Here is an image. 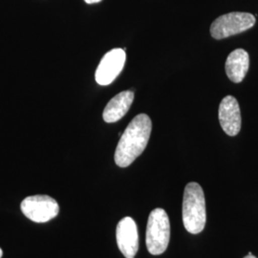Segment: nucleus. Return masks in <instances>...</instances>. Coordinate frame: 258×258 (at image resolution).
Instances as JSON below:
<instances>
[{"label":"nucleus","instance_id":"3","mask_svg":"<svg viewBox=\"0 0 258 258\" xmlns=\"http://www.w3.org/2000/svg\"><path fill=\"white\" fill-rule=\"evenodd\" d=\"M170 239V223L166 211L155 209L148 217L146 242L148 251L159 255L166 251Z\"/></svg>","mask_w":258,"mask_h":258},{"label":"nucleus","instance_id":"1","mask_svg":"<svg viewBox=\"0 0 258 258\" xmlns=\"http://www.w3.org/2000/svg\"><path fill=\"white\" fill-rule=\"evenodd\" d=\"M152 122L147 114H139L120 136L115 151V163L127 167L138 158L148 146Z\"/></svg>","mask_w":258,"mask_h":258},{"label":"nucleus","instance_id":"8","mask_svg":"<svg viewBox=\"0 0 258 258\" xmlns=\"http://www.w3.org/2000/svg\"><path fill=\"white\" fill-rule=\"evenodd\" d=\"M221 127L229 136H236L241 129V113L239 103L232 96L222 100L218 111Z\"/></svg>","mask_w":258,"mask_h":258},{"label":"nucleus","instance_id":"4","mask_svg":"<svg viewBox=\"0 0 258 258\" xmlns=\"http://www.w3.org/2000/svg\"><path fill=\"white\" fill-rule=\"evenodd\" d=\"M254 24L255 17L251 14L233 12L215 19L211 26V34L215 39H223L243 33Z\"/></svg>","mask_w":258,"mask_h":258},{"label":"nucleus","instance_id":"2","mask_svg":"<svg viewBox=\"0 0 258 258\" xmlns=\"http://www.w3.org/2000/svg\"><path fill=\"white\" fill-rule=\"evenodd\" d=\"M207 221L205 194L201 185L191 182L185 185L183 199V223L185 230L198 234Z\"/></svg>","mask_w":258,"mask_h":258},{"label":"nucleus","instance_id":"13","mask_svg":"<svg viewBox=\"0 0 258 258\" xmlns=\"http://www.w3.org/2000/svg\"><path fill=\"white\" fill-rule=\"evenodd\" d=\"M2 254H3V252H2V249H0V258L2 257Z\"/></svg>","mask_w":258,"mask_h":258},{"label":"nucleus","instance_id":"6","mask_svg":"<svg viewBox=\"0 0 258 258\" xmlns=\"http://www.w3.org/2000/svg\"><path fill=\"white\" fill-rule=\"evenodd\" d=\"M124 49L115 48L103 55L95 74L96 82L105 86L113 83L120 75L125 63Z\"/></svg>","mask_w":258,"mask_h":258},{"label":"nucleus","instance_id":"9","mask_svg":"<svg viewBox=\"0 0 258 258\" xmlns=\"http://www.w3.org/2000/svg\"><path fill=\"white\" fill-rule=\"evenodd\" d=\"M133 100L134 92L131 90L122 91L112 98L102 113L104 121L112 123L120 120L127 113Z\"/></svg>","mask_w":258,"mask_h":258},{"label":"nucleus","instance_id":"5","mask_svg":"<svg viewBox=\"0 0 258 258\" xmlns=\"http://www.w3.org/2000/svg\"><path fill=\"white\" fill-rule=\"evenodd\" d=\"M21 212L36 223H45L54 219L59 212V206L48 195H33L26 197L20 205Z\"/></svg>","mask_w":258,"mask_h":258},{"label":"nucleus","instance_id":"14","mask_svg":"<svg viewBox=\"0 0 258 258\" xmlns=\"http://www.w3.org/2000/svg\"><path fill=\"white\" fill-rule=\"evenodd\" d=\"M125 258H134V257H125Z\"/></svg>","mask_w":258,"mask_h":258},{"label":"nucleus","instance_id":"7","mask_svg":"<svg viewBox=\"0 0 258 258\" xmlns=\"http://www.w3.org/2000/svg\"><path fill=\"white\" fill-rule=\"evenodd\" d=\"M117 244L120 252L125 257H134L139 249L137 225L131 217L122 218L116 230Z\"/></svg>","mask_w":258,"mask_h":258},{"label":"nucleus","instance_id":"10","mask_svg":"<svg viewBox=\"0 0 258 258\" xmlns=\"http://www.w3.org/2000/svg\"><path fill=\"white\" fill-rule=\"evenodd\" d=\"M249 65V54L244 49L232 51L226 60V73L232 83H239L248 73Z\"/></svg>","mask_w":258,"mask_h":258},{"label":"nucleus","instance_id":"12","mask_svg":"<svg viewBox=\"0 0 258 258\" xmlns=\"http://www.w3.org/2000/svg\"><path fill=\"white\" fill-rule=\"evenodd\" d=\"M244 258H256L254 255H252V254H248L247 256H245Z\"/></svg>","mask_w":258,"mask_h":258},{"label":"nucleus","instance_id":"11","mask_svg":"<svg viewBox=\"0 0 258 258\" xmlns=\"http://www.w3.org/2000/svg\"><path fill=\"white\" fill-rule=\"evenodd\" d=\"M87 4H94V3H99L101 2L102 0H84Z\"/></svg>","mask_w":258,"mask_h":258}]
</instances>
